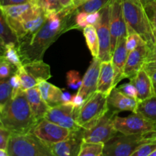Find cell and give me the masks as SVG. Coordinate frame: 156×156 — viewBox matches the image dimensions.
Listing matches in <instances>:
<instances>
[{
  "instance_id": "6da1fadb",
  "label": "cell",
  "mask_w": 156,
  "mask_h": 156,
  "mask_svg": "<svg viewBox=\"0 0 156 156\" xmlns=\"http://www.w3.org/2000/svg\"><path fill=\"white\" fill-rule=\"evenodd\" d=\"M75 5L63 8L59 12H47V18L41 28L31 35H26L18 41V48L23 64L40 60L46 50L66 32L75 28Z\"/></svg>"
},
{
  "instance_id": "7a4b0ae2",
  "label": "cell",
  "mask_w": 156,
  "mask_h": 156,
  "mask_svg": "<svg viewBox=\"0 0 156 156\" xmlns=\"http://www.w3.org/2000/svg\"><path fill=\"white\" fill-rule=\"evenodd\" d=\"M37 123L24 91L11 98L0 112V126L11 133H30Z\"/></svg>"
},
{
  "instance_id": "3957f363",
  "label": "cell",
  "mask_w": 156,
  "mask_h": 156,
  "mask_svg": "<svg viewBox=\"0 0 156 156\" xmlns=\"http://www.w3.org/2000/svg\"><path fill=\"white\" fill-rule=\"evenodd\" d=\"M126 27L140 35L149 47L156 43L153 28L140 0H121Z\"/></svg>"
},
{
  "instance_id": "277c9868",
  "label": "cell",
  "mask_w": 156,
  "mask_h": 156,
  "mask_svg": "<svg viewBox=\"0 0 156 156\" xmlns=\"http://www.w3.org/2000/svg\"><path fill=\"white\" fill-rule=\"evenodd\" d=\"M156 141V131L140 134H118L105 143L104 156H132L140 146Z\"/></svg>"
},
{
  "instance_id": "5b68a950",
  "label": "cell",
  "mask_w": 156,
  "mask_h": 156,
  "mask_svg": "<svg viewBox=\"0 0 156 156\" xmlns=\"http://www.w3.org/2000/svg\"><path fill=\"white\" fill-rule=\"evenodd\" d=\"M9 156H51L48 146L33 133H12L6 149Z\"/></svg>"
},
{
  "instance_id": "8992f818",
  "label": "cell",
  "mask_w": 156,
  "mask_h": 156,
  "mask_svg": "<svg viewBox=\"0 0 156 156\" xmlns=\"http://www.w3.org/2000/svg\"><path fill=\"white\" fill-rule=\"evenodd\" d=\"M109 111L108 97L95 91L78 110L76 123L82 129H88L94 125Z\"/></svg>"
},
{
  "instance_id": "52a82bcc",
  "label": "cell",
  "mask_w": 156,
  "mask_h": 156,
  "mask_svg": "<svg viewBox=\"0 0 156 156\" xmlns=\"http://www.w3.org/2000/svg\"><path fill=\"white\" fill-rule=\"evenodd\" d=\"M119 112L110 110L99 119L94 125L88 129L82 128L83 142L106 143L118 134L114 126V118Z\"/></svg>"
},
{
  "instance_id": "ba28073f",
  "label": "cell",
  "mask_w": 156,
  "mask_h": 156,
  "mask_svg": "<svg viewBox=\"0 0 156 156\" xmlns=\"http://www.w3.org/2000/svg\"><path fill=\"white\" fill-rule=\"evenodd\" d=\"M114 126L118 133L124 135L156 131V122L137 112L125 117H119L117 114L114 118Z\"/></svg>"
},
{
  "instance_id": "9c48e42d",
  "label": "cell",
  "mask_w": 156,
  "mask_h": 156,
  "mask_svg": "<svg viewBox=\"0 0 156 156\" xmlns=\"http://www.w3.org/2000/svg\"><path fill=\"white\" fill-rule=\"evenodd\" d=\"M77 112L78 110L72 104H61L49 108L44 118L70 131H78L82 128L76 123Z\"/></svg>"
},
{
  "instance_id": "30bf717a",
  "label": "cell",
  "mask_w": 156,
  "mask_h": 156,
  "mask_svg": "<svg viewBox=\"0 0 156 156\" xmlns=\"http://www.w3.org/2000/svg\"><path fill=\"white\" fill-rule=\"evenodd\" d=\"M101 18L95 27L99 41L98 59L101 62L111 60V30H110V13L111 2L100 10Z\"/></svg>"
},
{
  "instance_id": "8fae6325",
  "label": "cell",
  "mask_w": 156,
  "mask_h": 156,
  "mask_svg": "<svg viewBox=\"0 0 156 156\" xmlns=\"http://www.w3.org/2000/svg\"><path fill=\"white\" fill-rule=\"evenodd\" d=\"M111 30V53H114L117 44L122 38L127 35V27L123 12L121 0H111L110 13Z\"/></svg>"
},
{
  "instance_id": "7c38bea8",
  "label": "cell",
  "mask_w": 156,
  "mask_h": 156,
  "mask_svg": "<svg viewBox=\"0 0 156 156\" xmlns=\"http://www.w3.org/2000/svg\"><path fill=\"white\" fill-rule=\"evenodd\" d=\"M31 133L50 147L52 145L65 140L68 137L71 131L43 118L32 129Z\"/></svg>"
},
{
  "instance_id": "4fadbf2b",
  "label": "cell",
  "mask_w": 156,
  "mask_h": 156,
  "mask_svg": "<svg viewBox=\"0 0 156 156\" xmlns=\"http://www.w3.org/2000/svg\"><path fill=\"white\" fill-rule=\"evenodd\" d=\"M82 142V129L78 131H71L68 137L62 141L49 147L52 155L78 156Z\"/></svg>"
},
{
  "instance_id": "5bb4252c",
  "label": "cell",
  "mask_w": 156,
  "mask_h": 156,
  "mask_svg": "<svg viewBox=\"0 0 156 156\" xmlns=\"http://www.w3.org/2000/svg\"><path fill=\"white\" fill-rule=\"evenodd\" d=\"M149 52V47L147 44H144L128 53L123 70L124 79L127 78L130 80L135 77L147 61Z\"/></svg>"
},
{
  "instance_id": "9a60e30c",
  "label": "cell",
  "mask_w": 156,
  "mask_h": 156,
  "mask_svg": "<svg viewBox=\"0 0 156 156\" xmlns=\"http://www.w3.org/2000/svg\"><path fill=\"white\" fill-rule=\"evenodd\" d=\"M101 63V61L98 58L93 57L89 67L83 76L82 85L79 89H78V93L82 95L85 100H87L91 94L97 91Z\"/></svg>"
},
{
  "instance_id": "2e32d148",
  "label": "cell",
  "mask_w": 156,
  "mask_h": 156,
  "mask_svg": "<svg viewBox=\"0 0 156 156\" xmlns=\"http://www.w3.org/2000/svg\"><path fill=\"white\" fill-rule=\"evenodd\" d=\"M108 105L110 110L119 113L121 111L136 113L138 101L128 97L115 87L108 97Z\"/></svg>"
},
{
  "instance_id": "e0dca14e",
  "label": "cell",
  "mask_w": 156,
  "mask_h": 156,
  "mask_svg": "<svg viewBox=\"0 0 156 156\" xmlns=\"http://www.w3.org/2000/svg\"><path fill=\"white\" fill-rule=\"evenodd\" d=\"M126 37L120 40V41L117 44V47L113 53L112 58H111V62H112L114 73V88L117 86V84L122 79H124L123 70H124L128 53H129L126 47Z\"/></svg>"
},
{
  "instance_id": "ac0fdd59",
  "label": "cell",
  "mask_w": 156,
  "mask_h": 156,
  "mask_svg": "<svg viewBox=\"0 0 156 156\" xmlns=\"http://www.w3.org/2000/svg\"><path fill=\"white\" fill-rule=\"evenodd\" d=\"M130 82L135 85L137 91V101H143L155 95L154 84L147 72L142 68Z\"/></svg>"
},
{
  "instance_id": "d6986e66",
  "label": "cell",
  "mask_w": 156,
  "mask_h": 156,
  "mask_svg": "<svg viewBox=\"0 0 156 156\" xmlns=\"http://www.w3.org/2000/svg\"><path fill=\"white\" fill-rule=\"evenodd\" d=\"M114 73L111 60L103 61L101 63L100 73L98 82L97 91L108 97L114 88Z\"/></svg>"
},
{
  "instance_id": "ffe728a7",
  "label": "cell",
  "mask_w": 156,
  "mask_h": 156,
  "mask_svg": "<svg viewBox=\"0 0 156 156\" xmlns=\"http://www.w3.org/2000/svg\"><path fill=\"white\" fill-rule=\"evenodd\" d=\"M28 103L32 110L35 118L38 122L44 118L46 112L50 107L47 105L43 98L41 97L37 85L34 88L24 91Z\"/></svg>"
},
{
  "instance_id": "44dd1931",
  "label": "cell",
  "mask_w": 156,
  "mask_h": 156,
  "mask_svg": "<svg viewBox=\"0 0 156 156\" xmlns=\"http://www.w3.org/2000/svg\"><path fill=\"white\" fill-rule=\"evenodd\" d=\"M41 97L50 108L62 104V90L47 81H43L37 85Z\"/></svg>"
},
{
  "instance_id": "7402d4cb",
  "label": "cell",
  "mask_w": 156,
  "mask_h": 156,
  "mask_svg": "<svg viewBox=\"0 0 156 156\" xmlns=\"http://www.w3.org/2000/svg\"><path fill=\"white\" fill-rule=\"evenodd\" d=\"M23 66H24L26 71L34 79H36L38 84L43 81H47L51 78L50 66L44 62L43 59L27 62Z\"/></svg>"
},
{
  "instance_id": "603a6c76",
  "label": "cell",
  "mask_w": 156,
  "mask_h": 156,
  "mask_svg": "<svg viewBox=\"0 0 156 156\" xmlns=\"http://www.w3.org/2000/svg\"><path fill=\"white\" fill-rule=\"evenodd\" d=\"M0 40L5 44H18V38L11 28L10 25L7 21L5 15L0 8Z\"/></svg>"
},
{
  "instance_id": "cb8c5ba5",
  "label": "cell",
  "mask_w": 156,
  "mask_h": 156,
  "mask_svg": "<svg viewBox=\"0 0 156 156\" xmlns=\"http://www.w3.org/2000/svg\"><path fill=\"white\" fill-rule=\"evenodd\" d=\"M82 30L88 50L91 52L92 56L98 57L99 41L95 27L94 25H87Z\"/></svg>"
},
{
  "instance_id": "d4e9b609",
  "label": "cell",
  "mask_w": 156,
  "mask_h": 156,
  "mask_svg": "<svg viewBox=\"0 0 156 156\" xmlns=\"http://www.w3.org/2000/svg\"><path fill=\"white\" fill-rule=\"evenodd\" d=\"M32 6L31 2L22 3V4L10 5H0V8L8 18H16L21 20L23 15L30 9Z\"/></svg>"
},
{
  "instance_id": "484cf974",
  "label": "cell",
  "mask_w": 156,
  "mask_h": 156,
  "mask_svg": "<svg viewBox=\"0 0 156 156\" xmlns=\"http://www.w3.org/2000/svg\"><path fill=\"white\" fill-rule=\"evenodd\" d=\"M136 112L156 122V94L138 102Z\"/></svg>"
},
{
  "instance_id": "4316f807",
  "label": "cell",
  "mask_w": 156,
  "mask_h": 156,
  "mask_svg": "<svg viewBox=\"0 0 156 156\" xmlns=\"http://www.w3.org/2000/svg\"><path fill=\"white\" fill-rule=\"evenodd\" d=\"M105 143L82 142L78 156H102Z\"/></svg>"
},
{
  "instance_id": "83f0119b",
  "label": "cell",
  "mask_w": 156,
  "mask_h": 156,
  "mask_svg": "<svg viewBox=\"0 0 156 156\" xmlns=\"http://www.w3.org/2000/svg\"><path fill=\"white\" fill-rule=\"evenodd\" d=\"M111 2V0H87L76 6V10L77 12H85L87 13L99 12Z\"/></svg>"
},
{
  "instance_id": "f1b7e54d",
  "label": "cell",
  "mask_w": 156,
  "mask_h": 156,
  "mask_svg": "<svg viewBox=\"0 0 156 156\" xmlns=\"http://www.w3.org/2000/svg\"><path fill=\"white\" fill-rule=\"evenodd\" d=\"M4 57L17 68H19L24 65L18 50V45L16 44L11 43V44H5Z\"/></svg>"
},
{
  "instance_id": "f546056e",
  "label": "cell",
  "mask_w": 156,
  "mask_h": 156,
  "mask_svg": "<svg viewBox=\"0 0 156 156\" xmlns=\"http://www.w3.org/2000/svg\"><path fill=\"white\" fill-rule=\"evenodd\" d=\"M46 18H47V13L44 11L42 13L40 14L36 18H32L28 21H22L24 30L27 34L26 35H31L36 33L45 22Z\"/></svg>"
},
{
  "instance_id": "4dcf8cb0",
  "label": "cell",
  "mask_w": 156,
  "mask_h": 156,
  "mask_svg": "<svg viewBox=\"0 0 156 156\" xmlns=\"http://www.w3.org/2000/svg\"><path fill=\"white\" fill-rule=\"evenodd\" d=\"M146 44V41L139 34L134 30L127 29V35L126 38V47L128 53L133 51L140 46Z\"/></svg>"
},
{
  "instance_id": "1f68e13d",
  "label": "cell",
  "mask_w": 156,
  "mask_h": 156,
  "mask_svg": "<svg viewBox=\"0 0 156 156\" xmlns=\"http://www.w3.org/2000/svg\"><path fill=\"white\" fill-rule=\"evenodd\" d=\"M17 73L19 76L21 82V90L26 91L27 89L34 88L38 85V82L36 79H34L24 69V66L17 69Z\"/></svg>"
},
{
  "instance_id": "d6a6232c",
  "label": "cell",
  "mask_w": 156,
  "mask_h": 156,
  "mask_svg": "<svg viewBox=\"0 0 156 156\" xmlns=\"http://www.w3.org/2000/svg\"><path fill=\"white\" fill-rule=\"evenodd\" d=\"M17 67L9 62L5 57H0V79H9L16 73Z\"/></svg>"
},
{
  "instance_id": "836d02e7",
  "label": "cell",
  "mask_w": 156,
  "mask_h": 156,
  "mask_svg": "<svg viewBox=\"0 0 156 156\" xmlns=\"http://www.w3.org/2000/svg\"><path fill=\"white\" fill-rule=\"evenodd\" d=\"M12 97V87L9 79H0V105L4 106Z\"/></svg>"
},
{
  "instance_id": "e575fe53",
  "label": "cell",
  "mask_w": 156,
  "mask_h": 156,
  "mask_svg": "<svg viewBox=\"0 0 156 156\" xmlns=\"http://www.w3.org/2000/svg\"><path fill=\"white\" fill-rule=\"evenodd\" d=\"M66 81L68 87L73 90L79 89L82 83V79L76 70H70L66 73Z\"/></svg>"
},
{
  "instance_id": "d590c367",
  "label": "cell",
  "mask_w": 156,
  "mask_h": 156,
  "mask_svg": "<svg viewBox=\"0 0 156 156\" xmlns=\"http://www.w3.org/2000/svg\"><path fill=\"white\" fill-rule=\"evenodd\" d=\"M39 4L46 13L59 12L63 9L59 2V0H40Z\"/></svg>"
},
{
  "instance_id": "8d00e7d4",
  "label": "cell",
  "mask_w": 156,
  "mask_h": 156,
  "mask_svg": "<svg viewBox=\"0 0 156 156\" xmlns=\"http://www.w3.org/2000/svg\"><path fill=\"white\" fill-rule=\"evenodd\" d=\"M156 150V141L146 143L140 146L132 156H150L151 154Z\"/></svg>"
},
{
  "instance_id": "74e56055",
  "label": "cell",
  "mask_w": 156,
  "mask_h": 156,
  "mask_svg": "<svg viewBox=\"0 0 156 156\" xmlns=\"http://www.w3.org/2000/svg\"><path fill=\"white\" fill-rule=\"evenodd\" d=\"M144 8L154 31L156 30V0L148 3Z\"/></svg>"
},
{
  "instance_id": "f35d334b",
  "label": "cell",
  "mask_w": 156,
  "mask_h": 156,
  "mask_svg": "<svg viewBox=\"0 0 156 156\" xmlns=\"http://www.w3.org/2000/svg\"><path fill=\"white\" fill-rule=\"evenodd\" d=\"M9 82H10L11 87H12V97L14 98L18 94L21 90V79H20L18 73H14L10 78H9Z\"/></svg>"
},
{
  "instance_id": "ab89813d",
  "label": "cell",
  "mask_w": 156,
  "mask_h": 156,
  "mask_svg": "<svg viewBox=\"0 0 156 156\" xmlns=\"http://www.w3.org/2000/svg\"><path fill=\"white\" fill-rule=\"evenodd\" d=\"M117 88L120 91H122L123 94L127 95L128 97H130L132 98L136 99L137 100L136 88L135 85H134V84L132 82H129V83H125L123 85H121Z\"/></svg>"
},
{
  "instance_id": "60d3db41",
  "label": "cell",
  "mask_w": 156,
  "mask_h": 156,
  "mask_svg": "<svg viewBox=\"0 0 156 156\" xmlns=\"http://www.w3.org/2000/svg\"><path fill=\"white\" fill-rule=\"evenodd\" d=\"M87 12H77L75 17V28L83 30L88 24L86 22Z\"/></svg>"
},
{
  "instance_id": "b9f144b4",
  "label": "cell",
  "mask_w": 156,
  "mask_h": 156,
  "mask_svg": "<svg viewBox=\"0 0 156 156\" xmlns=\"http://www.w3.org/2000/svg\"><path fill=\"white\" fill-rule=\"evenodd\" d=\"M11 134L12 133L9 130L0 126V149H7Z\"/></svg>"
},
{
  "instance_id": "7bdbcfd3",
  "label": "cell",
  "mask_w": 156,
  "mask_h": 156,
  "mask_svg": "<svg viewBox=\"0 0 156 156\" xmlns=\"http://www.w3.org/2000/svg\"><path fill=\"white\" fill-rule=\"evenodd\" d=\"M101 18L100 11L96 12H92V13H88L86 16V22L88 25H94L98 23Z\"/></svg>"
},
{
  "instance_id": "ee69618b",
  "label": "cell",
  "mask_w": 156,
  "mask_h": 156,
  "mask_svg": "<svg viewBox=\"0 0 156 156\" xmlns=\"http://www.w3.org/2000/svg\"><path fill=\"white\" fill-rule=\"evenodd\" d=\"M85 101V100L84 99V98L82 97V95H80L78 92L76 93V94H73L72 104H73V105L75 107V108H76V110H79V108L82 107V105H83Z\"/></svg>"
},
{
  "instance_id": "f6af8a7d",
  "label": "cell",
  "mask_w": 156,
  "mask_h": 156,
  "mask_svg": "<svg viewBox=\"0 0 156 156\" xmlns=\"http://www.w3.org/2000/svg\"><path fill=\"white\" fill-rule=\"evenodd\" d=\"M29 2V0H0V5H10L22 4Z\"/></svg>"
},
{
  "instance_id": "bcb514c9",
  "label": "cell",
  "mask_w": 156,
  "mask_h": 156,
  "mask_svg": "<svg viewBox=\"0 0 156 156\" xmlns=\"http://www.w3.org/2000/svg\"><path fill=\"white\" fill-rule=\"evenodd\" d=\"M153 60H156V43L152 47H149V52L146 62Z\"/></svg>"
},
{
  "instance_id": "7dc6e473",
  "label": "cell",
  "mask_w": 156,
  "mask_h": 156,
  "mask_svg": "<svg viewBox=\"0 0 156 156\" xmlns=\"http://www.w3.org/2000/svg\"><path fill=\"white\" fill-rule=\"evenodd\" d=\"M73 94H71L68 91H62V104H72V100H73ZM73 105V104H72Z\"/></svg>"
},
{
  "instance_id": "c3c4849f",
  "label": "cell",
  "mask_w": 156,
  "mask_h": 156,
  "mask_svg": "<svg viewBox=\"0 0 156 156\" xmlns=\"http://www.w3.org/2000/svg\"><path fill=\"white\" fill-rule=\"evenodd\" d=\"M143 68L147 72L148 74L149 75V76H150L151 79H152L153 84H156V70L153 69L144 68V67H143Z\"/></svg>"
},
{
  "instance_id": "681fc988",
  "label": "cell",
  "mask_w": 156,
  "mask_h": 156,
  "mask_svg": "<svg viewBox=\"0 0 156 156\" xmlns=\"http://www.w3.org/2000/svg\"><path fill=\"white\" fill-rule=\"evenodd\" d=\"M59 2H60L61 5L63 8H67L74 5L73 0H59Z\"/></svg>"
},
{
  "instance_id": "f907efd6",
  "label": "cell",
  "mask_w": 156,
  "mask_h": 156,
  "mask_svg": "<svg viewBox=\"0 0 156 156\" xmlns=\"http://www.w3.org/2000/svg\"><path fill=\"white\" fill-rule=\"evenodd\" d=\"M144 68H149V69H153L156 70V60L153 61H149V62H146L143 66Z\"/></svg>"
},
{
  "instance_id": "816d5d0a",
  "label": "cell",
  "mask_w": 156,
  "mask_h": 156,
  "mask_svg": "<svg viewBox=\"0 0 156 156\" xmlns=\"http://www.w3.org/2000/svg\"><path fill=\"white\" fill-rule=\"evenodd\" d=\"M5 50V44L0 40V57H4Z\"/></svg>"
},
{
  "instance_id": "f5cc1de1",
  "label": "cell",
  "mask_w": 156,
  "mask_h": 156,
  "mask_svg": "<svg viewBox=\"0 0 156 156\" xmlns=\"http://www.w3.org/2000/svg\"><path fill=\"white\" fill-rule=\"evenodd\" d=\"M8 152L5 149H0V156H8Z\"/></svg>"
},
{
  "instance_id": "db71d44e",
  "label": "cell",
  "mask_w": 156,
  "mask_h": 156,
  "mask_svg": "<svg viewBox=\"0 0 156 156\" xmlns=\"http://www.w3.org/2000/svg\"><path fill=\"white\" fill-rule=\"evenodd\" d=\"M140 1H141L143 5L145 6L146 5H147L148 3L151 2H152V1H155V0H140Z\"/></svg>"
},
{
  "instance_id": "11a10c76",
  "label": "cell",
  "mask_w": 156,
  "mask_h": 156,
  "mask_svg": "<svg viewBox=\"0 0 156 156\" xmlns=\"http://www.w3.org/2000/svg\"><path fill=\"white\" fill-rule=\"evenodd\" d=\"M73 2H74V5L76 7L81 3V0H73Z\"/></svg>"
},
{
  "instance_id": "9f6ffc18",
  "label": "cell",
  "mask_w": 156,
  "mask_h": 156,
  "mask_svg": "<svg viewBox=\"0 0 156 156\" xmlns=\"http://www.w3.org/2000/svg\"><path fill=\"white\" fill-rule=\"evenodd\" d=\"M30 2H34V3H39L40 0H29Z\"/></svg>"
},
{
  "instance_id": "6f0895ef",
  "label": "cell",
  "mask_w": 156,
  "mask_h": 156,
  "mask_svg": "<svg viewBox=\"0 0 156 156\" xmlns=\"http://www.w3.org/2000/svg\"><path fill=\"white\" fill-rule=\"evenodd\" d=\"M150 156H156V150L155 151V152H152V153L151 154V155H150Z\"/></svg>"
},
{
  "instance_id": "680465c9",
  "label": "cell",
  "mask_w": 156,
  "mask_h": 156,
  "mask_svg": "<svg viewBox=\"0 0 156 156\" xmlns=\"http://www.w3.org/2000/svg\"><path fill=\"white\" fill-rule=\"evenodd\" d=\"M154 90H155V94H156V84H154Z\"/></svg>"
},
{
  "instance_id": "91938a15",
  "label": "cell",
  "mask_w": 156,
  "mask_h": 156,
  "mask_svg": "<svg viewBox=\"0 0 156 156\" xmlns=\"http://www.w3.org/2000/svg\"><path fill=\"white\" fill-rule=\"evenodd\" d=\"M154 35H155V41H156V30H154Z\"/></svg>"
},
{
  "instance_id": "94428289",
  "label": "cell",
  "mask_w": 156,
  "mask_h": 156,
  "mask_svg": "<svg viewBox=\"0 0 156 156\" xmlns=\"http://www.w3.org/2000/svg\"><path fill=\"white\" fill-rule=\"evenodd\" d=\"M85 1H87V0H81V3L83 2H85ZM81 3H80V4H81ZM80 4H79V5H80Z\"/></svg>"
}]
</instances>
